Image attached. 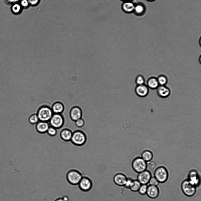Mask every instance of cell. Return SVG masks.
Instances as JSON below:
<instances>
[{"mask_svg": "<svg viewBox=\"0 0 201 201\" xmlns=\"http://www.w3.org/2000/svg\"><path fill=\"white\" fill-rule=\"evenodd\" d=\"M154 177L160 183H164L168 179L169 173L167 169L161 166L157 167L154 172Z\"/></svg>", "mask_w": 201, "mask_h": 201, "instance_id": "5", "label": "cell"}, {"mask_svg": "<svg viewBox=\"0 0 201 201\" xmlns=\"http://www.w3.org/2000/svg\"><path fill=\"white\" fill-rule=\"evenodd\" d=\"M157 79L159 85H166L168 82L167 77L163 75H159L157 78Z\"/></svg>", "mask_w": 201, "mask_h": 201, "instance_id": "25", "label": "cell"}, {"mask_svg": "<svg viewBox=\"0 0 201 201\" xmlns=\"http://www.w3.org/2000/svg\"><path fill=\"white\" fill-rule=\"evenodd\" d=\"M39 121L49 122L54 114L51 107L44 105L39 106L36 113Z\"/></svg>", "mask_w": 201, "mask_h": 201, "instance_id": "1", "label": "cell"}, {"mask_svg": "<svg viewBox=\"0 0 201 201\" xmlns=\"http://www.w3.org/2000/svg\"><path fill=\"white\" fill-rule=\"evenodd\" d=\"M201 38H200V42H199L200 45H201Z\"/></svg>", "mask_w": 201, "mask_h": 201, "instance_id": "41", "label": "cell"}, {"mask_svg": "<svg viewBox=\"0 0 201 201\" xmlns=\"http://www.w3.org/2000/svg\"><path fill=\"white\" fill-rule=\"evenodd\" d=\"M153 157L152 152L150 150H146L143 151L141 154V157L146 162L152 160Z\"/></svg>", "mask_w": 201, "mask_h": 201, "instance_id": "22", "label": "cell"}, {"mask_svg": "<svg viewBox=\"0 0 201 201\" xmlns=\"http://www.w3.org/2000/svg\"><path fill=\"white\" fill-rule=\"evenodd\" d=\"M121 0L123 2H124V1H132L133 0Z\"/></svg>", "mask_w": 201, "mask_h": 201, "instance_id": "38", "label": "cell"}, {"mask_svg": "<svg viewBox=\"0 0 201 201\" xmlns=\"http://www.w3.org/2000/svg\"><path fill=\"white\" fill-rule=\"evenodd\" d=\"M69 115L71 120L75 122L82 117V111L79 106H74L70 109Z\"/></svg>", "mask_w": 201, "mask_h": 201, "instance_id": "10", "label": "cell"}, {"mask_svg": "<svg viewBox=\"0 0 201 201\" xmlns=\"http://www.w3.org/2000/svg\"><path fill=\"white\" fill-rule=\"evenodd\" d=\"M147 85L150 89H157L159 86L157 78L155 77H151L147 80Z\"/></svg>", "mask_w": 201, "mask_h": 201, "instance_id": "21", "label": "cell"}, {"mask_svg": "<svg viewBox=\"0 0 201 201\" xmlns=\"http://www.w3.org/2000/svg\"><path fill=\"white\" fill-rule=\"evenodd\" d=\"M147 187V184H141L138 192L141 195H144L146 194Z\"/></svg>", "mask_w": 201, "mask_h": 201, "instance_id": "30", "label": "cell"}, {"mask_svg": "<svg viewBox=\"0 0 201 201\" xmlns=\"http://www.w3.org/2000/svg\"><path fill=\"white\" fill-rule=\"evenodd\" d=\"M188 179L193 184L197 187L200 185V178L197 170L193 169L190 171L188 174Z\"/></svg>", "mask_w": 201, "mask_h": 201, "instance_id": "12", "label": "cell"}, {"mask_svg": "<svg viewBox=\"0 0 201 201\" xmlns=\"http://www.w3.org/2000/svg\"><path fill=\"white\" fill-rule=\"evenodd\" d=\"M135 4L132 1L123 2L122 5L123 11L127 13H133Z\"/></svg>", "mask_w": 201, "mask_h": 201, "instance_id": "17", "label": "cell"}, {"mask_svg": "<svg viewBox=\"0 0 201 201\" xmlns=\"http://www.w3.org/2000/svg\"><path fill=\"white\" fill-rule=\"evenodd\" d=\"M46 133L49 136H54L57 134V129L50 126Z\"/></svg>", "mask_w": 201, "mask_h": 201, "instance_id": "28", "label": "cell"}, {"mask_svg": "<svg viewBox=\"0 0 201 201\" xmlns=\"http://www.w3.org/2000/svg\"><path fill=\"white\" fill-rule=\"evenodd\" d=\"M157 89L158 95L162 98H167L171 94L170 89L166 85H159Z\"/></svg>", "mask_w": 201, "mask_h": 201, "instance_id": "15", "label": "cell"}, {"mask_svg": "<svg viewBox=\"0 0 201 201\" xmlns=\"http://www.w3.org/2000/svg\"><path fill=\"white\" fill-rule=\"evenodd\" d=\"M146 10L145 5L142 3H138L135 4L133 13L136 15L141 16L145 13Z\"/></svg>", "mask_w": 201, "mask_h": 201, "instance_id": "20", "label": "cell"}, {"mask_svg": "<svg viewBox=\"0 0 201 201\" xmlns=\"http://www.w3.org/2000/svg\"><path fill=\"white\" fill-rule=\"evenodd\" d=\"M41 0H28L30 6H35L38 5Z\"/></svg>", "mask_w": 201, "mask_h": 201, "instance_id": "33", "label": "cell"}, {"mask_svg": "<svg viewBox=\"0 0 201 201\" xmlns=\"http://www.w3.org/2000/svg\"><path fill=\"white\" fill-rule=\"evenodd\" d=\"M49 126V122L39 121L36 124L35 129L39 133L44 134L46 133Z\"/></svg>", "mask_w": 201, "mask_h": 201, "instance_id": "16", "label": "cell"}, {"mask_svg": "<svg viewBox=\"0 0 201 201\" xmlns=\"http://www.w3.org/2000/svg\"><path fill=\"white\" fill-rule=\"evenodd\" d=\"M8 2L12 3L13 4L18 3L21 0H6Z\"/></svg>", "mask_w": 201, "mask_h": 201, "instance_id": "35", "label": "cell"}, {"mask_svg": "<svg viewBox=\"0 0 201 201\" xmlns=\"http://www.w3.org/2000/svg\"><path fill=\"white\" fill-rule=\"evenodd\" d=\"M39 121V118L36 113L31 114L28 118L29 122L31 124H36Z\"/></svg>", "mask_w": 201, "mask_h": 201, "instance_id": "26", "label": "cell"}, {"mask_svg": "<svg viewBox=\"0 0 201 201\" xmlns=\"http://www.w3.org/2000/svg\"><path fill=\"white\" fill-rule=\"evenodd\" d=\"M83 177V174L80 171L73 169L69 170L66 175L68 182L73 185H78Z\"/></svg>", "mask_w": 201, "mask_h": 201, "instance_id": "3", "label": "cell"}, {"mask_svg": "<svg viewBox=\"0 0 201 201\" xmlns=\"http://www.w3.org/2000/svg\"><path fill=\"white\" fill-rule=\"evenodd\" d=\"M62 198L65 201H69V198L67 195H64L62 197Z\"/></svg>", "mask_w": 201, "mask_h": 201, "instance_id": "36", "label": "cell"}, {"mask_svg": "<svg viewBox=\"0 0 201 201\" xmlns=\"http://www.w3.org/2000/svg\"><path fill=\"white\" fill-rule=\"evenodd\" d=\"M76 126L78 128H82L85 125V121L82 117L75 121Z\"/></svg>", "mask_w": 201, "mask_h": 201, "instance_id": "29", "label": "cell"}, {"mask_svg": "<svg viewBox=\"0 0 201 201\" xmlns=\"http://www.w3.org/2000/svg\"><path fill=\"white\" fill-rule=\"evenodd\" d=\"M23 9L20 4L18 3L14 4L11 7L12 11L15 14L20 13Z\"/></svg>", "mask_w": 201, "mask_h": 201, "instance_id": "24", "label": "cell"}, {"mask_svg": "<svg viewBox=\"0 0 201 201\" xmlns=\"http://www.w3.org/2000/svg\"><path fill=\"white\" fill-rule=\"evenodd\" d=\"M131 166L135 172L139 173L146 170L147 163L141 157H137L133 159Z\"/></svg>", "mask_w": 201, "mask_h": 201, "instance_id": "6", "label": "cell"}, {"mask_svg": "<svg viewBox=\"0 0 201 201\" xmlns=\"http://www.w3.org/2000/svg\"><path fill=\"white\" fill-rule=\"evenodd\" d=\"M145 80L144 77L141 75H137L135 79V83L137 85L144 84Z\"/></svg>", "mask_w": 201, "mask_h": 201, "instance_id": "27", "label": "cell"}, {"mask_svg": "<svg viewBox=\"0 0 201 201\" xmlns=\"http://www.w3.org/2000/svg\"><path fill=\"white\" fill-rule=\"evenodd\" d=\"M197 187L192 184L188 179L184 180L181 185L182 192L185 195L189 197L195 195L196 192Z\"/></svg>", "mask_w": 201, "mask_h": 201, "instance_id": "4", "label": "cell"}, {"mask_svg": "<svg viewBox=\"0 0 201 201\" xmlns=\"http://www.w3.org/2000/svg\"><path fill=\"white\" fill-rule=\"evenodd\" d=\"M199 61L200 63H201V55H200V56L199 58Z\"/></svg>", "mask_w": 201, "mask_h": 201, "instance_id": "39", "label": "cell"}, {"mask_svg": "<svg viewBox=\"0 0 201 201\" xmlns=\"http://www.w3.org/2000/svg\"><path fill=\"white\" fill-rule=\"evenodd\" d=\"M152 177L150 172L146 170L138 173L137 177V179L141 184H147Z\"/></svg>", "mask_w": 201, "mask_h": 201, "instance_id": "11", "label": "cell"}, {"mask_svg": "<svg viewBox=\"0 0 201 201\" xmlns=\"http://www.w3.org/2000/svg\"><path fill=\"white\" fill-rule=\"evenodd\" d=\"M73 132L68 128L62 129L60 133V136L61 139L65 141H70Z\"/></svg>", "mask_w": 201, "mask_h": 201, "instance_id": "18", "label": "cell"}, {"mask_svg": "<svg viewBox=\"0 0 201 201\" xmlns=\"http://www.w3.org/2000/svg\"><path fill=\"white\" fill-rule=\"evenodd\" d=\"M79 189L84 192L90 190L93 186L92 180L87 176H83L78 185Z\"/></svg>", "mask_w": 201, "mask_h": 201, "instance_id": "8", "label": "cell"}, {"mask_svg": "<svg viewBox=\"0 0 201 201\" xmlns=\"http://www.w3.org/2000/svg\"><path fill=\"white\" fill-rule=\"evenodd\" d=\"M19 4L23 9H27L30 6L28 0H21Z\"/></svg>", "mask_w": 201, "mask_h": 201, "instance_id": "31", "label": "cell"}, {"mask_svg": "<svg viewBox=\"0 0 201 201\" xmlns=\"http://www.w3.org/2000/svg\"><path fill=\"white\" fill-rule=\"evenodd\" d=\"M149 183V185L157 186L160 183L154 177H151Z\"/></svg>", "mask_w": 201, "mask_h": 201, "instance_id": "32", "label": "cell"}, {"mask_svg": "<svg viewBox=\"0 0 201 201\" xmlns=\"http://www.w3.org/2000/svg\"><path fill=\"white\" fill-rule=\"evenodd\" d=\"M135 92L136 95L140 97H144L149 94V89L148 87L144 84L137 85L135 88Z\"/></svg>", "mask_w": 201, "mask_h": 201, "instance_id": "13", "label": "cell"}, {"mask_svg": "<svg viewBox=\"0 0 201 201\" xmlns=\"http://www.w3.org/2000/svg\"><path fill=\"white\" fill-rule=\"evenodd\" d=\"M127 178V176L126 174L121 172H119L114 175L113 181L117 185L124 186L126 183Z\"/></svg>", "mask_w": 201, "mask_h": 201, "instance_id": "9", "label": "cell"}, {"mask_svg": "<svg viewBox=\"0 0 201 201\" xmlns=\"http://www.w3.org/2000/svg\"><path fill=\"white\" fill-rule=\"evenodd\" d=\"M147 1L149 2H152L155 1V0H146Z\"/></svg>", "mask_w": 201, "mask_h": 201, "instance_id": "40", "label": "cell"}, {"mask_svg": "<svg viewBox=\"0 0 201 201\" xmlns=\"http://www.w3.org/2000/svg\"><path fill=\"white\" fill-rule=\"evenodd\" d=\"M160 190L157 186L149 185L147 186L146 194L149 198L155 199L158 197Z\"/></svg>", "mask_w": 201, "mask_h": 201, "instance_id": "14", "label": "cell"}, {"mask_svg": "<svg viewBox=\"0 0 201 201\" xmlns=\"http://www.w3.org/2000/svg\"><path fill=\"white\" fill-rule=\"evenodd\" d=\"M87 140L85 134L81 130H77L73 132L70 141L75 146H81L85 144Z\"/></svg>", "mask_w": 201, "mask_h": 201, "instance_id": "2", "label": "cell"}, {"mask_svg": "<svg viewBox=\"0 0 201 201\" xmlns=\"http://www.w3.org/2000/svg\"><path fill=\"white\" fill-rule=\"evenodd\" d=\"M54 113L62 114L64 110V104L60 101L54 103L51 106Z\"/></svg>", "mask_w": 201, "mask_h": 201, "instance_id": "19", "label": "cell"}, {"mask_svg": "<svg viewBox=\"0 0 201 201\" xmlns=\"http://www.w3.org/2000/svg\"><path fill=\"white\" fill-rule=\"evenodd\" d=\"M141 184L137 179H133L129 189L132 192H138Z\"/></svg>", "mask_w": 201, "mask_h": 201, "instance_id": "23", "label": "cell"}, {"mask_svg": "<svg viewBox=\"0 0 201 201\" xmlns=\"http://www.w3.org/2000/svg\"><path fill=\"white\" fill-rule=\"evenodd\" d=\"M149 163L148 164H147V167L149 168V169L150 170L153 169L156 166V164L153 161H150L148 162Z\"/></svg>", "mask_w": 201, "mask_h": 201, "instance_id": "34", "label": "cell"}, {"mask_svg": "<svg viewBox=\"0 0 201 201\" xmlns=\"http://www.w3.org/2000/svg\"><path fill=\"white\" fill-rule=\"evenodd\" d=\"M64 122V118L62 114L54 113L49 123L50 126L57 129L63 127Z\"/></svg>", "mask_w": 201, "mask_h": 201, "instance_id": "7", "label": "cell"}, {"mask_svg": "<svg viewBox=\"0 0 201 201\" xmlns=\"http://www.w3.org/2000/svg\"><path fill=\"white\" fill-rule=\"evenodd\" d=\"M54 201H65L64 200L62 197L58 198L56 199Z\"/></svg>", "mask_w": 201, "mask_h": 201, "instance_id": "37", "label": "cell"}]
</instances>
